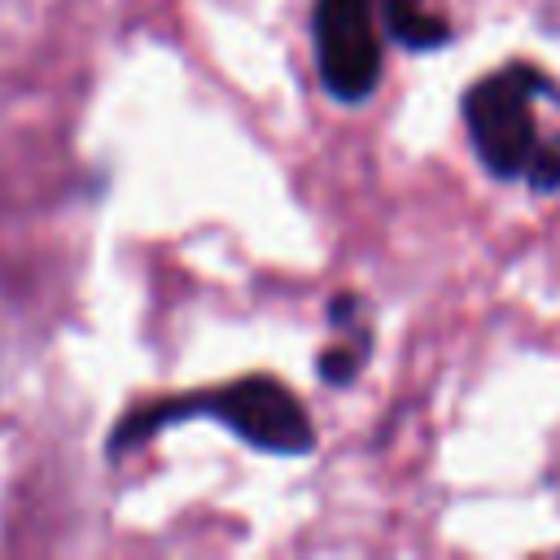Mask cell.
Masks as SVG:
<instances>
[{
  "label": "cell",
  "instance_id": "6da1fadb",
  "mask_svg": "<svg viewBox=\"0 0 560 560\" xmlns=\"http://www.w3.org/2000/svg\"><path fill=\"white\" fill-rule=\"evenodd\" d=\"M188 420H214L232 438H241L245 446H254L262 455H284V459H302L319 442L306 402L280 376L249 372V376H236V381L214 385V389L171 394V398H153L144 407H131L114 424V433L105 438V459L118 464L127 451H136L149 438H158L162 429L188 424Z\"/></svg>",
  "mask_w": 560,
  "mask_h": 560
},
{
  "label": "cell",
  "instance_id": "7a4b0ae2",
  "mask_svg": "<svg viewBox=\"0 0 560 560\" xmlns=\"http://www.w3.org/2000/svg\"><path fill=\"white\" fill-rule=\"evenodd\" d=\"M560 83L534 61H503L459 96V118L481 171L529 192H560V127L547 131L538 105Z\"/></svg>",
  "mask_w": 560,
  "mask_h": 560
},
{
  "label": "cell",
  "instance_id": "3957f363",
  "mask_svg": "<svg viewBox=\"0 0 560 560\" xmlns=\"http://www.w3.org/2000/svg\"><path fill=\"white\" fill-rule=\"evenodd\" d=\"M311 52L319 88L337 105H368L385 74V35L376 0H315Z\"/></svg>",
  "mask_w": 560,
  "mask_h": 560
},
{
  "label": "cell",
  "instance_id": "277c9868",
  "mask_svg": "<svg viewBox=\"0 0 560 560\" xmlns=\"http://www.w3.org/2000/svg\"><path fill=\"white\" fill-rule=\"evenodd\" d=\"M376 18H381V35L407 52H433L455 39V26L442 13H433L424 0H376Z\"/></svg>",
  "mask_w": 560,
  "mask_h": 560
},
{
  "label": "cell",
  "instance_id": "5b68a950",
  "mask_svg": "<svg viewBox=\"0 0 560 560\" xmlns=\"http://www.w3.org/2000/svg\"><path fill=\"white\" fill-rule=\"evenodd\" d=\"M368 359H372V324L368 328H350V332H341V341H332L328 350H319L315 372H319L324 385L346 389V385L359 381V372L368 368Z\"/></svg>",
  "mask_w": 560,
  "mask_h": 560
},
{
  "label": "cell",
  "instance_id": "8992f818",
  "mask_svg": "<svg viewBox=\"0 0 560 560\" xmlns=\"http://www.w3.org/2000/svg\"><path fill=\"white\" fill-rule=\"evenodd\" d=\"M328 328H337V332H350V328H368V302H363L354 289H341V293H332V302H328Z\"/></svg>",
  "mask_w": 560,
  "mask_h": 560
}]
</instances>
